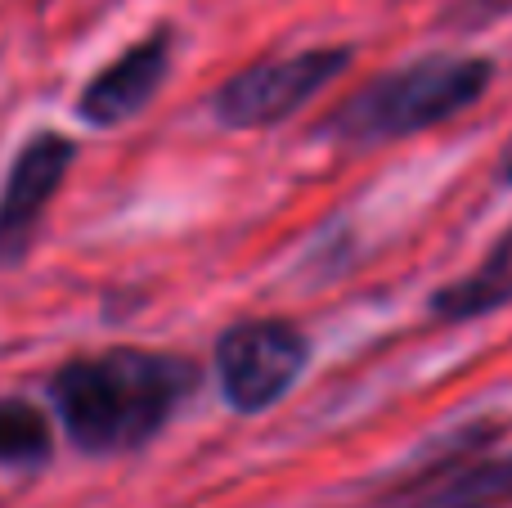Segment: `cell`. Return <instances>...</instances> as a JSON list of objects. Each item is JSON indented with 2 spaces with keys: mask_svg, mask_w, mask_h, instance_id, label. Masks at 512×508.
<instances>
[{
  "mask_svg": "<svg viewBox=\"0 0 512 508\" xmlns=\"http://www.w3.org/2000/svg\"><path fill=\"white\" fill-rule=\"evenodd\" d=\"M490 81H495V63L486 54H423L351 90L319 122V135L355 149L409 140L468 113L490 90Z\"/></svg>",
  "mask_w": 512,
  "mask_h": 508,
  "instance_id": "obj_2",
  "label": "cell"
},
{
  "mask_svg": "<svg viewBox=\"0 0 512 508\" xmlns=\"http://www.w3.org/2000/svg\"><path fill=\"white\" fill-rule=\"evenodd\" d=\"M512 302V230L495 248L481 257V266H472L468 275L441 284L427 297V320L432 324H472L481 315H495Z\"/></svg>",
  "mask_w": 512,
  "mask_h": 508,
  "instance_id": "obj_8",
  "label": "cell"
},
{
  "mask_svg": "<svg viewBox=\"0 0 512 508\" xmlns=\"http://www.w3.org/2000/svg\"><path fill=\"white\" fill-rule=\"evenodd\" d=\"M171 50H176V32L158 27L144 41H135L131 50H122L86 90H81V117L90 126H122L135 113L149 108V99L162 90L171 68Z\"/></svg>",
  "mask_w": 512,
  "mask_h": 508,
  "instance_id": "obj_6",
  "label": "cell"
},
{
  "mask_svg": "<svg viewBox=\"0 0 512 508\" xmlns=\"http://www.w3.org/2000/svg\"><path fill=\"white\" fill-rule=\"evenodd\" d=\"M499 180L512 185V140H508V149H504V162H499Z\"/></svg>",
  "mask_w": 512,
  "mask_h": 508,
  "instance_id": "obj_10",
  "label": "cell"
},
{
  "mask_svg": "<svg viewBox=\"0 0 512 508\" xmlns=\"http://www.w3.org/2000/svg\"><path fill=\"white\" fill-rule=\"evenodd\" d=\"M382 508H508L512 504V450L477 455L468 464L450 468L436 482H423L414 491L378 495Z\"/></svg>",
  "mask_w": 512,
  "mask_h": 508,
  "instance_id": "obj_7",
  "label": "cell"
},
{
  "mask_svg": "<svg viewBox=\"0 0 512 508\" xmlns=\"http://www.w3.org/2000/svg\"><path fill=\"white\" fill-rule=\"evenodd\" d=\"M310 342L288 320H243L216 338V378L234 414H265L306 374Z\"/></svg>",
  "mask_w": 512,
  "mask_h": 508,
  "instance_id": "obj_4",
  "label": "cell"
},
{
  "mask_svg": "<svg viewBox=\"0 0 512 508\" xmlns=\"http://www.w3.org/2000/svg\"><path fill=\"white\" fill-rule=\"evenodd\" d=\"M72 158H77V144L54 131L23 144V153L9 167L5 189H0V266H18L27 257L45 207L59 194Z\"/></svg>",
  "mask_w": 512,
  "mask_h": 508,
  "instance_id": "obj_5",
  "label": "cell"
},
{
  "mask_svg": "<svg viewBox=\"0 0 512 508\" xmlns=\"http://www.w3.org/2000/svg\"><path fill=\"white\" fill-rule=\"evenodd\" d=\"M54 455V437L45 414L32 401H0V464L5 468H41Z\"/></svg>",
  "mask_w": 512,
  "mask_h": 508,
  "instance_id": "obj_9",
  "label": "cell"
},
{
  "mask_svg": "<svg viewBox=\"0 0 512 508\" xmlns=\"http://www.w3.org/2000/svg\"><path fill=\"white\" fill-rule=\"evenodd\" d=\"M355 50L351 45H315L297 54H274L256 59L230 81H221L212 95V113L221 126L234 131H265L288 117H297L310 99H319L346 68Z\"/></svg>",
  "mask_w": 512,
  "mask_h": 508,
  "instance_id": "obj_3",
  "label": "cell"
},
{
  "mask_svg": "<svg viewBox=\"0 0 512 508\" xmlns=\"http://www.w3.org/2000/svg\"><path fill=\"white\" fill-rule=\"evenodd\" d=\"M198 387V369L180 356L113 347L104 356L68 360L50 378V401L72 446L86 455L140 450L176 419Z\"/></svg>",
  "mask_w": 512,
  "mask_h": 508,
  "instance_id": "obj_1",
  "label": "cell"
}]
</instances>
